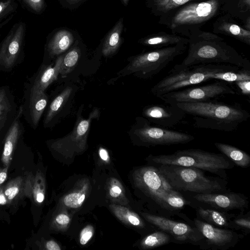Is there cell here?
I'll list each match as a JSON object with an SVG mask.
<instances>
[{
    "instance_id": "obj_1",
    "label": "cell",
    "mask_w": 250,
    "mask_h": 250,
    "mask_svg": "<svg viewBox=\"0 0 250 250\" xmlns=\"http://www.w3.org/2000/svg\"><path fill=\"white\" fill-rule=\"evenodd\" d=\"M132 179L134 186L148 205L146 212L172 218L175 216L187 222L189 218L181 212L190 202L181 192L175 190L152 165L137 168Z\"/></svg>"
},
{
    "instance_id": "obj_2",
    "label": "cell",
    "mask_w": 250,
    "mask_h": 250,
    "mask_svg": "<svg viewBox=\"0 0 250 250\" xmlns=\"http://www.w3.org/2000/svg\"><path fill=\"white\" fill-rule=\"evenodd\" d=\"M188 39V55L180 65L228 64L250 70L249 61L217 34L200 29L193 32Z\"/></svg>"
},
{
    "instance_id": "obj_3",
    "label": "cell",
    "mask_w": 250,
    "mask_h": 250,
    "mask_svg": "<svg viewBox=\"0 0 250 250\" xmlns=\"http://www.w3.org/2000/svg\"><path fill=\"white\" fill-rule=\"evenodd\" d=\"M186 115L192 116L194 125L200 128L231 132L246 121L250 115L239 105L229 104L216 100L174 104Z\"/></svg>"
},
{
    "instance_id": "obj_4",
    "label": "cell",
    "mask_w": 250,
    "mask_h": 250,
    "mask_svg": "<svg viewBox=\"0 0 250 250\" xmlns=\"http://www.w3.org/2000/svg\"><path fill=\"white\" fill-rule=\"evenodd\" d=\"M226 0L192 1L159 17L158 24L165 25L173 34L188 38L194 31L224 14Z\"/></svg>"
},
{
    "instance_id": "obj_5",
    "label": "cell",
    "mask_w": 250,
    "mask_h": 250,
    "mask_svg": "<svg viewBox=\"0 0 250 250\" xmlns=\"http://www.w3.org/2000/svg\"><path fill=\"white\" fill-rule=\"evenodd\" d=\"M173 189L188 194L223 192L230 190L228 179L207 176L204 170L175 165L154 166Z\"/></svg>"
},
{
    "instance_id": "obj_6",
    "label": "cell",
    "mask_w": 250,
    "mask_h": 250,
    "mask_svg": "<svg viewBox=\"0 0 250 250\" xmlns=\"http://www.w3.org/2000/svg\"><path fill=\"white\" fill-rule=\"evenodd\" d=\"M146 160L150 165H175L197 168L228 179L227 170L234 164L222 153L200 149L179 150L170 154L150 155Z\"/></svg>"
},
{
    "instance_id": "obj_7",
    "label": "cell",
    "mask_w": 250,
    "mask_h": 250,
    "mask_svg": "<svg viewBox=\"0 0 250 250\" xmlns=\"http://www.w3.org/2000/svg\"><path fill=\"white\" fill-rule=\"evenodd\" d=\"M239 69L241 68L237 66L228 64H207L188 66L176 64L166 77L153 87L151 92L159 97L164 94L191 85L216 80L219 72Z\"/></svg>"
},
{
    "instance_id": "obj_8",
    "label": "cell",
    "mask_w": 250,
    "mask_h": 250,
    "mask_svg": "<svg viewBox=\"0 0 250 250\" xmlns=\"http://www.w3.org/2000/svg\"><path fill=\"white\" fill-rule=\"evenodd\" d=\"M187 45L179 43L138 55L132 60L129 69L132 72L139 73L144 78H152L159 73L176 57L184 54Z\"/></svg>"
},
{
    "instance_id": "obj_9",
    "label": "cell",
    "mask_w": 250,
    "mask_h": 250,
    "mask_svg": "<svg viewBox=\"0 0 250 250\" xmlns=\"http://www.w3.org/2000/svg\"><path fill=\"white\" fill-rule=\"evenodd\" d=\"M140 214L156 229L168 233L172 243L178 244H190L199 247L204 239L202 233L193 224L178 221L172 218L156 215L140 211Z\"/></svg>"
},
{
    "instance_id": "obj_10",
    "label": "cell",
    "mask_w": 250,
    "mask_h": 250,
    "mask_svg": "<svg viewBox=\"0 0 250 250\" xmlns=\"http://www.w3.org/2000/svg\"><path fill=\"white\" fill-rule=\"evenodd\" d=\"M186 88L164 94L158 98L166 104H172L177 103L208 101L236 93L228 83L223 81H217L200 86Z\"/></svg>"
},
{
    "instance_id": "obj_11",
    "label": "cell",
    "mask_w": 250,
    "mask_h": 250,
    "mask_svg": "<svg viewBox=\"0 0 250 250\" xmlns=\"http://www.w3.org/2000/svg\"><path fill=\"white\" fill-rule=\"evenodd\" d=\"M189 206L210 208L229 212L233 210L245 211L248 208L249 201L244 194L230 190L223 192L186 194Z\"/></svg>"
},
{
    "instance_id": "obj_12",
    "label": "cell",
    "mask_w": 250,
    "mask_h": 250,
    "mask_svg": "<svg viewBox=\"0 0 250 250\" xmlns=\"http://www.w3.org/2000/svg\"><path fill=\"white\" fill-rule=\"evenodd\" d=\"M134 132L138 140L144 146H171L187 144L195 137L189 134L170 130L158 125H151L144 119Z\"/></svg>"
},
{
    "instance_id": "obj_13",
    "label": "cell",
    "mask_w": 250,
    "mask_h": 250,
    "mask_svg": "<svg viewBox=\"0 0 250 250\" xmlns=\"http://www.w3.org/2000/svg\"><path fill=\"white\" fill-rule=\"evenodd\" d=\"M194 225L203 236L199 248L203 250H227L235 246L244 236L231 229L220 228L197 218Z\"/></svg>"
},
{
    "instance_id": "obj_14",
    "label": "cell",
    "mask_w": 250,
    "mask_h": 250,
    "mask_svg": "<svg viewBox=\"0 0 250 250\" xmlns=\"http://www.w3.org/2000/svg\"><path fill=\"white\" fill-rule=\"evenodd\" d=\"M98 115V111L95 110L87 120H80L72 132L52 142L51 148L66 158H72L74 155L83 152L86 148L91 121Z\"/></svg>"
},
{
    "instance_id": "obj_15",
    "label": "cell",
    "mask_w": 250,
    "mask_h": 250,
    "mask_svg": "<svg viewBox=\"0 0 250 250\" xmlns=\"http://www.w3.org/2000/svg\"><path fill=\"white\" fill-rule=\"evenodd\" d=\"M47 102L48 97L45 91L37 89L30 83L25 84L23 103L21 106L22 116L33 128L37 127Z\"/></svg>"
},
{
    "instance_id": "obj_16",
    "label": "cell",
    "mask_w": 250,
    "mask_h": 250,
    "mask_svg": "<svg viewBox=\"0 0 250 250\" xmlns=\"http://www.w3.org/2000/svg\"><path fill=\"white\" fill-rule=\"evenodd\" d=\"M24 27L19 25L5 39L0 47V70L9 71L17 64L21 53Z\"/></svg>"
},
{
    "instance_id": "obj_17",
    "label": "cell",
    "mask_w": 250,
    "mask_h": 250,
    "mask_svg": "<svg viewBox=\"0 0 250 250\" xmlns=\"http://www.w3.org/2000/svg\"><path fill=\"white\" fill-rule=\"evenodd\" d=\"M144 115L150 122L163 127H171L179 124L186 114L175 105L156 104L146 107Z\"/></svg>"
},
{
    "instance_id": "obj_18",
    "label": "cell",
    "mask_w": 250,
    "mask_h": 250,
    "mask_svg": "<svg viewBox=\"0 0 250 250\" xmlns=\"http://www.w3.org/2000/svg\"><path fill=\"white\" fill-rule=\"evenodd\" d=\"M212 33L232 37L247 45H250V31L240 25L228 13L217 17L212 24Z\"/></svg>"
},
{
    "instance_id": "obj_19",
    "label": "cell",
    "mask_w": 250,
    "mask_h": 250,
    "mask_svg": "<svg viewBox=\"0 0 250 250\" xmlns=\"http://www.w3.org/2000/svg\"><path fill=\"white\" fill-rule=\"evenodd\" d=\"M18 109L9 88L7 86L0 87V137L2 135L5 137L17 116Z\"/></svg>"
},
{
    "instance_id": "obj_20",
    "label": "cell",
    "mask_w": 250,
    "mask_h": 250,
    "mask_svg": "<svg viewBox=\"0 0 250 250\" xmlns=\"http://www.w3.org/2000/svg\"><path fill=\"white\" fill-rule=\"evenodd\" d=\"M22 116V109L20 106L17 116L5 137L1 160L7 167L17 143L23 132L24 126L21 121Z\"/></svg>"
},
{
    "instance_id": "obj_21",
    "label": "cell",
    "mask_w": 250,
    "mask_h": 250,
    "mask_svg": "<svg viewBox=\"0 0 250 250\" xmlns=\"http://www.w3.org/2000/svg\"><path fill=\"white\" fill-rule=\"evenodd\" d=\"M109 208L112 213L121 221L142 230L146 235L156 229L140 214L125 207L113 204L109 205Z\"/></svg>"
},
{
    "instance_id": "obj_22",
    "label": "cell",
    "mask_w": 250,
    "mask_h": 250,
    "mask_svg": "<svg viewBox=\"0 0 250 250\" xmlns=\"http://www.w3.org/2000/svg\"><path fill=\"white\" fill-rule=\"evenodd\" d=\"M194 208L197 219L218 228L233 230L231 220L235 214L200 206Z\"/></svg>"
},
{
    "instance_id": "obj_23",
    "label": "cell",
    "mask_w": 250,
    "mask_h": 250,
    "mask_svg": "<svg viewBox=\"0 0 250 250\" xmlns=\"http://www.w3.org/2000/svg\"><path fill=\"white\" fill-rule=\"evenodd\" d=\"M140 42L144 45L157 49L179 43L188 45V39L177 34H168L165 32L160 31L149 35L142 39Z\"/></svg>"
},
{
    "instance_id": "obj_24",
    "label": "cell",
    "mask_w": 250,
    "mask_h": 250,
    "mask_svg": "<svg viewBox=\"0 0 250 250\" xmlns=\"http://www.w3.org/2000/svg\"><path fill=\"white\" fill-rule=\"evenodd\" d=\"M222 9L224 13L240 20L243 26L250 31V0H226Z\"/></svg>"
},
{
    "instance_id": "obj_25",
    "label": "cell",
    "mask_w": 250,
    "mask_h": 250,
    "mask_svg": "<svg viewBox=\"0 0 250 250\" xmlns=\"http://www.w3.org/2000/svg\"><path fill=\"white\" fill-rule=\"evenodd\" d=\"M63 57V56L58 57L53 66L50 65L43 69L30 83L37 89L45 91L48 86L57 79Z\"/></svg>"
},
{
    "instance_id": "obj_26",
    "label": "cell",
    "mask_w": 250,
    "mask_h": 250,
    "mask_svg": "<svg viewBox=\"0 0 250 250\" xmlns=\"http://www.w3.org/2000/svg\"><path fill=\"white\" fill-rule=\"evenodd\" d=\"M214 146L222 154L231 160L235 166L243 168L250 166V156L245 151L223 143H215Z\"/></svg>"
},
{
    "instance_id": "obj_27",
    "label": "cell",
    "mask_w": 250,
    "mask_h": 250,
    "mask_svg": "<svg viewBox=\"0 0 250 250\" xmlns=\"http://www.w3.org/2000/svg\"><path fill=\"white\" fill-rule=\"evenodd\" d=\"M74 37L69 31L61 30L55 34L49 41L47 49L49 55L54 56L67 50L73 43Z\"/></svg>"
},
{
    "instance_id": "obj_28",
    "label": "cell",
    "mask_w": 250,
    "mask_h": 250,
    "mask_svg": "<svg viewBox=\"0 0 250 250\" xmlns=\"http://www.w3.org/2000/svg\"><path fill=\"white\" fill-rule=\"evenodd\" d=\"M146 5L150 13L156 17H160L170 10L192 1L206 0H145Z\"/></svg>"
},
{
    "instance_id": "obj_29",
    "label": "cell",
    "mask_w": 250,
    "mask_h": 250,
    "mask_svg": "<svg viewBox=\"0 0 250 250\" xmlns=\"http://www.w3.org/2000/svg\"><path fill=\"white\" fill-rule=\"evenodd\" d=\"M89 189V183L87 180L81 181L72 191L69 192L62 199L63 206L69 208L80 207L84 201Z\"/></svg>"
},
{
    "instance_id": "obj_30",
    "label": "cell",
    "mask_w": 250,
    "mask_h": 250,
    "mask_svg": "<svg viewBox=\"0 0 250 250\" xmlns=\"http://www.w3.org/2000/svg\"><path fill=\"white\" fill-rule=\"evenodd\" d=\"M124 26L123 19H120L106 36L102 48V53L105 56L114 54L119 48Z\"/></svg>"
},
{
    "instance_id": "obj_31",
    "label": "cell",
    "mask_w": 250,
    "mask_h": 250,
    "mask_svg": "<svg viewBox=\"0 0 250 250\" xmlns=\"http://www.w3.org/2000/svg\"><path fill=\"white\" fill-rule=\"evenodd\" d=\"M172 243L171 236L167 232L156 229L146 235L139 242V246L143 250H149Z\"/></svg>"
},
{
    "instance_id": "obj_32",
    "label": "cell",
    "mask_w": 250,
    "mask_h": 250,
    "mask_svg": "<svg viewBox=\"0 0 250 250\" xmlns=\"http://www.w3.org/2000/svg\"><path fill=\"white\" fill-rule=\"evenodd\" d=\"M72 91L71 87H67L52 102L44 119V126L48 125L58 113L63 104L70 96Z\"/></svg>"
},
{
    "instance_id": "obj_33",
    "label": "cell",
    "mask_w": 250,
    "mask_h": 250,
    "mask_svg": "<svg viewBox=\"0 0 250 250\" xmlns=\"http://www.w3.org/2000/svg\"><path fill=\"white\" fill-rule=\"evenodd\" d=\"M80 49L75 47L70 50L63 57L60 70V73L65 75L74 69L80 58Z\"/></svg>"
},
{
    "instance_id": "obj_34",
    "label": "cell",
    "mask_w": 250,
    "mask_h": 250,
    "mask_svg": "<svg viewBox=\"0 0 250 250\" xmlns=\"http://www.w3.org/2000/svg\"><path fill=\"white\" fill-rule=\"evenodd\" d=\"M231 223L233 229L240 231L244 236L250 233V212L244 214V211H239L232 218Z\"/></svg>"
},
{
    "instance_id": "obj_35",
    "label": "cell",
    "mask_w": 250,
    "mask_h": 250,
    "mask_svg": "<svg viewBox=\"0 0 250 250\" xmlns=\"http://www.w3.org/2000/svg\"><path fill=\"white\" fill-rule=\"evenodd\" d=\"M108 195L110 197L117 202L127 203L125 190L121 183L116 178H111L109 182L108 188Z\"/></svg>"
},
{
    "instance_id": "obj_36",
    "label": "cell",
    "mask_w": 250,
    "mask_h": 250,
    "mask_svg": "<svg viewBox=\"0 0 250 250\" xmlns=\"http://www.w3.org/2000/svg\"><path fill=\"white\" fill-rule=\"evenodd\" d=\"M23 187V180L21 177L11 181L5 187L3 191L9 203L11 202L20 194Z\"/></svg>"
},
{
    "instance_id": "obj_37",
    "label": "cell",
    "mask_w": 250,
    "mask_h": 250,
    "mask_svg": "<svg viewBox=\"0 0 250 250\" xmlns=\"http://www.w3.org/2000/svg\"><path fill=\"white\" fill-rule=\"evenodd\" d=\"M44 179L41 173H38L33 187V197L37 203H42L44 199L45 189Z\"/></svg>"
},
{
    "instance_id": "obj_38",
    "label": "cell",
    "mask_w": 250,
    "mask_h": 250,
    "mask_svg": "<svg viewBox=\"0 0 250 250\" xmlns=\"http://www.w3.org/2000/svg\"><path fill=\"white\" fill-rule=\"evenodd\" d=\"M70 222L69 216L66 213L58 214L54 218L53 225L60 229H64L67 227Z\"/></svg>"
},
{
    "instance_id": "obj_39",
    "label": "cell",
    "mask_w": 250,
    "mask_h": 250,
    "mask_svg": "<svg viewBox=\"0 0 250 250\" xmlns=\"http://www.w3.org/2000/svg\"><path fill=\"white\" fill-rule=\"evenodd\" d=\"M94 229L92 226L87 225L84 228L80 235V243L82 245L87 244L93 235Z\"/></svg>"
},
{
    "instance_id": "obj_40",
    "label": "cell",
    "mask_w": 250,
    "mask_h": 250,
    "mask_svg": "<svg viewBox=\"0 0 250 250\" xmlns=\"http://www.w3.org/2000/svg\"><path fill=\"white\" fill-rule=\"evenodd\" d=\"M241 90L244 95H250V80L236 81L233 83Z\"/></svg>"
},
{
    "instance_id": "obj_41",
    "label": "cell",
    "mask_w": 250,
    "mask_h": 250,
    "mask_svg": "<svg viewBox=\"0 0 250 250\" xmlns=\"http://www.w3.org/2000/svg\"><path fill=\"white\" fill-rule=\"evenodd\" d=\"M25 3L34 11L40 12L44 7V0H24Z\"/></svg>"
},
{
    "instance_id": "obj_42",
    "label": "cell",
    "mask_w": 250,
    "mask_h": 250,
    "mask_svg": "<svg viewBox=\"0 0 250 250\" xmlns=\"http://www.w3.org/2000/svg\"><path fill=\"white\" fill-rule=\"evenodd\" d=\"M45 248L48 250H60L59 244L53 240H49L46 243Z\"/></svg>"
},
{
    "instance_id": "obj_43",
    "label": "cell",
    "mask_w": 250,
    "mask_h": 250,
    "mask_svg": "<svg viewBox=\"0 0 250 250\" xmlns=\"http://www.w3.org/2000/svg\"><path fill=\"white\" fill-rule=\"evenodd\" d=\"M85 0H62V1L66 6L73 7L80 5V4L83 2Z\"/></svg>"
},
{
    "instance_id": "obj_44",
    "label": "cell",
    "mask_w": 250,
    "mask_h": 250,
    "mask_svg": "<svg viewBox=\"0 0 250 250\" xmlns=\"http://www.w3.org/2000/svg\"><path fill=\"white\" fill-rule=\"evenodd\" d=\"M12 0H4L0 1V16L2 15L10 6Z\"/></svg>"
},
{
    "instance_id": "obj_45",
    "label": "cell",
    "mask_w": 250,
    "mask_h": 250,
    "mask_svg": "<svg viewBox=\"0 0 250 250\" xmlns=\"http://www.w3.org/2000/svg\"><path fill=\"white\" fill-rule=\"evenodd\" d=\"M99 153L102 160L106 162L109 161V156L108 152L106 149L103 148H101L99 149Z\"/></svg>"
},
{
    "instance_id": "obj_46",
    "label": "cell",
    "mask_w": 250,
    "mask_h": 250,
    "mask_svg": "<svg viewBox=\"0 0 250 250\" xmlns=\"http://www.w3.org/2000/svg\"><path fill=\"white\" fill-rule=\"evenodd\" d=\"M7 168L8 167H7L0 172V185L5 181L7 178Z\"/></svg>"
},
{
    "instance_id": "obj_47",
    "label": "cell",
    "mask_w": 250,
    "mask_h": 250,
    "mask_svg": "<svg viewBox=\"0 0 250 250\" xmlns=\"http://www.w3.org/2000/svg\"><path fill=\"white\" fill-rule=\"evenodd\" d=\"M8 203L3 189H0V205H5Z\"/></svg>"
},
{
    "instance_id": "obj_48",
    "label": "cell",
    "mask_w": 250,
    "mask_h": 250,
    "mask_svg": "<svg viewBox=\"0 0 250 250\" xmlns=\"http://www.w3.org/2000/svg\"><path fill=\"white\" fill-rule=\"evenodd\" d=\"M121 0L125 5H127L128 3V1H129V0Z\"/></svg>"
}]
</instances>
